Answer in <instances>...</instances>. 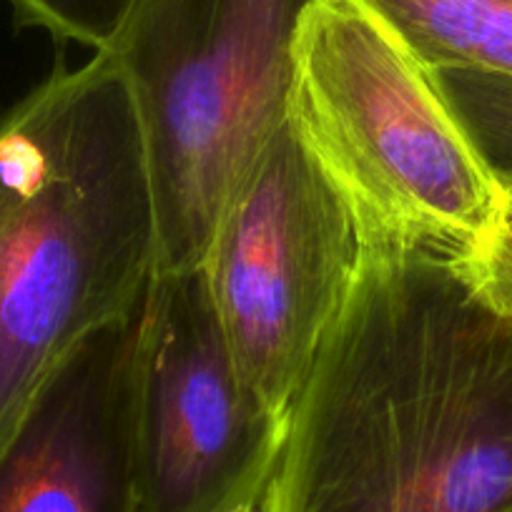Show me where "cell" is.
Returning a JSON list of instances; mask_svg holds the SVG:
<instances>
[{"label":"cell","instance_id":"4","mask_svg":"<svg viewBox=\"0 0 512 512\" xmlns=\"http://www.w3.org/2000/svg\"><path fill=\"white\" fill-rule=\"evenodd\" d=\"M317 0H134L101 53L144 139L154 274L199 269L236 186L287 121L294 43Z\"/></svg>","mask_w":512,"mask_h":512},{"label":"cell","instance_id":"2","mask_svg":"<svg viewBox=\"0 0 512 512\" xmlns=\"http://www.w3.org/2000/svg\"><path fill=\"white\" fill-rule=\"evenodd\" d=\"M156 269L134 101L106 53L0 113V452L63 364L139 309Z\"/></svg>","mask_w":512,"mask_h":512},{"label":"cell","instance_id":"8","mask_svg":"<svg viewBox=\"0 0 512 512\" xmlns=\"http://www.w3.org/2000/svg\"><path fill=\"white\" fill-rule=\"evenodd\" d=\"M427 68L512 76V0H362Z\"/></svg>","mask_w":512,"mask_h":512},{"label":"cell","instance_id":"7","mask_svg":"<svg viewBox=\"0 0 512 512\" xmlns=\"http://www.w3.org/2000/svg\"><path fill=\"white\" fill-rule=\"evenodd\" d=\"M134 317L63 364L0 452V512H141L126 402Z\"/></svg>","mask_w":512,"mask_h":512},{"label":"cell","instance_id":"1","mask_svg":"<svg viewBox=\"0 0 512 512\" xmlns=\"http://www.w3.org/2000/svg\"><path fill=\"white\" fill-rule=\"evenodd\" d=\"M512 502V307L460 259L364 246L287 420L267 512Z\"/></svg>","mask_w":512,"mask_h":512},{"label":"cell","instance_id":"9","mask_svg":"<svg viewBox=\"0 0 512 512\" xmlns=\"http://www.w3.org/2000/svg\"><path fill=\"white\" fill-rule=\"evenodd\" d=\"M445 98L500 184L512 181V76L435 68Z\"/></svg>","mask_w":512,"mask_h":512},{"label":"cell","instance_id":"10","mask_svg":"<svg viewBox=\"0 0 512 512\" xmlns=\"http://www.w3.org/2000/svg\"><path fill=\"white\" fill-rule=\"evenodd\" d=\"M16 21L43 28L56 41L103 51L134 0H8Z\"/></svg>","mask_w":512,"mask_h":512},{"label":"cell","instance_id":"12","mask_svg":"<svg viewBox=\"0 0 512 512\" xmlns=\"http://www.w3.org/2000/svg\"><path fill=\"white\" fill-rule=\"evenodd\" d=\"M231 512H267V510H264V500H259V502H254V505L239 507V510H231Z\"/></svg>","mask_w":512,"mask_h":512},{"label":"cell","instance_id":"6","mask_svg":"<svg viewBox=\"0 0 512 512\" xmlns=\"http://www.w3.org/2000/svg\"><path fill=\"white\" fill-rule=\"evenodd\" d=\"M141 512H231L267 495L287 425L249 390L201 269L154 274L128 354Z\"/></svg>","mask_w":512,"mask_h":512},{"label":"cell","instance_id":"13","mask_svg":"<svg viewBox=\"0 0 512 512\" xmlns=\"http://www.w3.org/2000/svg\"><path fill=\"white\" fill-rule=\"evenodd\" d=\"M500 512H512V502H510V505H507V507H502Z\"/></svg>","mask_w":512,"mask_h":512},{"label":"cell","instance_id":"3","mask_svg":"<svg viewBox=\"0 0 512 512\" xmlns=\"http://www.w3.org/2000/svg\"><path fill=\"white\" fill-rule=\"evenodd\" d=\"M287 121L364 246L467 259L500 219L505 186L435 71L362 0H317L302 18Z\"/></svg>","mask_w":512,"mask_h":512},{"label":"cell","instance_id":"5","mask_svg":"<svg viewBox=\"0 0 512 512\" xmlns=\"http://www.w3.org/2000/svg\"><path fill=\"white\" fill-rule=\"evenodd\" d=\"M362 256L352 211L284 121L236 186L199 267L241 377L284 425Z\"/></svg>","mask_w":512,"mask_h":512},{"label":"cell","instance_id":"11","mask_svg":"<svg viewBox=\"0 0 512 512\" xmlns=\"http://www.w3.org/2000/svg\"><path fill=\"white\" fill-rule=\"evenodd\" d=\"M505 186L500 219L485 241L467 259H460L477 287L495 302L512 307V181Z\"/></svg>","mask_w":512,"mask_h":512}]
</instances>
